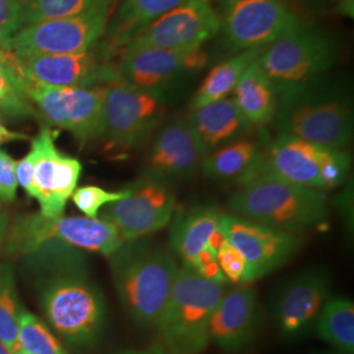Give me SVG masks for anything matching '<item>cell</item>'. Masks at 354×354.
Instances as JSON below:
<instances>
[{
    "label": "cell",
    "mask_w": 354,
    "mask_h": 354,
    "mask_svg": "<svg viewBox=\"0 0 354 354\" xmlns=\"http://www.w3.org/2000/svg\"><path fill=\"white\" fill-rule=\"evenodd\" d=\"M259 304L252 288L238 285L225 291L209 324V342L225 352H235L250 344L257 328Z\"/></svg>",
    "instance_id": "44dd1931"
},
{
    "label": "cell",
    "mask_w": 354,
    "mask_h": 354,
    "mask_svg": "<svg viewBox=\"0 0 354 354\" xmlns=\"http://www.w3.org/2000/svg\"><path fill=\"white\" fill-rule=\"evenodd\" d=\"M129 189L127 197L108 205L100 216L118 230L124 241L149 238L171 223L177 201L169 183L142 176Z\"/></svg>",
    "instance_id": "4fadbf2b"
},
{
    "label": "cell",
    "mask_w": 354,
    "mask_h": 354,
    "mask_svg": "<svg viewBox=\"0 0 354 354\" xmlns=\"http://www.w3.org/2000/svg\"><path fill=\"white\" fill-rule=\"evenodd\" d=\"M125 241L112 223L102 218L42 214L19 218L8 228L6 252L12 256L37 253L46 247H68L111 257Z\"/></svg>",
    "instance_id": "5b68a950"
},
{
    "label": "cell",
    "mask_w": 354,
    "mask_h": 354,
    "mask_svg": "<svg viewBox=\"0 0 354 354\" xmlns=\"http://www.w3.org/2000/svg\"><path fill=\"white\" fill-rule=\"evenodd\" d=\"M4 54H6V51H3L1 49H0V59L4 57Z\"/></svg>",
    "instance_id": "7bdbcfd3"
},
{
    "label": "cell",
    "mask_w": 354,
    "mask_h": 354,
    "mask_svg": "<svg viewBox=\"0 0 354 354\" xmlns=\"http://www.w3.org/2000/svg\"><path fill=\"white\" fill-rule=\"evenodd\" d=\"M227 285L205 279L180 266L165 311L156 326L167 354H201L209 344V324Z\"/></svg>",
    "instance_id": "277c9868"
},
{
    "label": "cell",
    "mask_w": 354,
    "mask_h": 354,
    "mask_svg": "<svg viewBox=\"0 0 354 354\" xmlns=\"http://www.w3.org/2000/svg\"><path fill=\"white\" fill-rule=\"evenodd\" d=\"M329 354H342V353H329Z\"/></svg>",
    "instance_id": "f6af8a7d"
},
{
    "label": "cell",
    "mask_w": 354,
    "mask_h": 354,
    "mask_svg": "<svg viewBox=\"0 0 354 354\" xmlns=\"http://www.w3.org/2000/svg\"><path fill=\"white\" fill-rule=\"evenodd\" d=\"M114 288L129 319L156 328L178 272L169 247L149 238L125 241L111 256Z\"/></svg>",
    "instance_id": "7a4b0ae2"
},
{
    "label": "cell",
    "mask_w": 354,
    "mask_h": 354,
    "mask_svg": "<svg viewBox=\"0 0 354 354\" xmlns=\"http://www.w3.org/2000/svg\"><path fill=\"white\" fill-rule=\"evenodd\" d=\"M187 121L205 156L234 140L247 137L252 127L232 97L190 109Z\"/></svg>",
    "instance_id": "7402d4cb"
},
{
    "label": "cell",
    "mask_w": 354,
    "mask_h": 354,
    "mask_svg": "<svg viewBox=\"0 0 354 354\" xmlns=\"http://www.w3.org/2000/svg\"><path fill=\"white\" fill-rule=\"evenodd\" d=\"M263 146L259 140L243 137L209 153L203 160V175L214 181L241 183L259 162Z\"/></svg>",
    "instance_id": "484cf974"
},
{
    "label": "cell",
    "mask_w": 354,
    "mask_h": 354,
    "mask_svg": "<svg viewBox=\"0 0 354 354\" xmlns=\"http://www.w3.org/2000/svg\"><path fill=\"white\" fill-rule=\"evenodd\" d=\"M317 335L323 342L339 351L354 352V304L348 298H329L315 323Z\"/></svg>",
    "instance_id": "83f0119b"
},
{
    "label": "cell",
    "mask_w": 354,
    "mask_h": 354,
    "mask_svg": "<svg viewBox=\"0 0 354 354\" xmlns=\"http://www.w3.org/2000/svg\"><path fill=\"white\" fill-rule=\"evenodd\" d=\"M279 133L332 149L353 138V105L349 95L324 76L279 95L274 115Z\"/></svg>",
    "instance_id": "3957f363"
},
{
    "label": "cell",
    "mask_w": 354,
    "mask_h": 354,
    "mask_svg": "<svg viewBox=\"0 0 354 354\" xmlns=\"http://www.w3.org/2000/svg\"><path fill=\"white\" fill-rule=\"evenodd\" d=\"M329 274L322 269L306 270L288 281L274 306L281 335L286 339H297L315 327L317 317L329 299Z\"/></svg>",
    "instance_id": "ffe728a7"
},
{
    "label": "cell",
    "mask_w": 354,
    "mask_h": 354,
    "mask_svg": "<svg viewBox=\"0 0 354 354\" xmlns=\"http://www.w3.org/2000/svg\"><path fill=\"white\" fill-rule=\"evenodd\" d=\"M74 263L50 279L42 292L46 317L64 340L84 345L95 340L105 317L102 292Z\"/></svg>",
    "instance_id": "ba28073f"
},
{
    "label": "cell",
    "mask_w": 354,
    "mask_h": 354,
    "mask_svg": "<svg viewBox=\"0 0 354 354\" xmlns=\"http://www.w3.org/2000/svg\"><path fill=\"white\" fill-rule=\"evenodd\" d=\"M337 55V42L327 30L299 23L266 46L257 62L279 95L322 77Z\"/></svg>",
    "instance_id": "52a82bcc"
},
{
    "label": "cell",
    "mask_w": 354,
    "mask_h": 354,
    "mask_svg": "<svg viewBox=\"0 0 354 354\" xmlns=\"http://www.w3.org/2000/svg\"><path fill=\"white\" fill-rule=\"evenodd\" d=\"M234 102L251 127H264L274 120L279 92L257 59L250 64L234 89Z\"/></svg>",
    "instance_id": "cb8c5ba5"
},
{
    "label": "cell",
    "mask_w": 354,
    "mask_h": 354,
    "mask_svg": "<svg viewBox=\"0 0 354 354\" xmlns=\"http://www.w3.org/2000/svg\"><path fill=\"white\" fill-rule=\"evenodd\" d=\"M205 158L187 117H177L156 133L145 160L143 176L169 184L190 181L201 171Z\"/></svg>",
    "instance_id": "d6986e66"
},
{
    "label": "cell",
    "mask_w": 354,
    "mask_h": 354,
    "mask_svg": "<svg viewBox=\"0 0 354 354\" xmlns=\"http://www.w3.org/2000/svg\"><path fill=\"white\" fill-rule=\"evenodd\" d=\"M7 61L26 80L50 87H97L120 79L111 61L109 46H92L76 54L19 58L6 53Z\"/></svg>",
    "instance_id": "7c38bea8"
},
{
    "label": "cell",
    "mask_w": 354,
    "mask_h": 354,
    "mask_svg": "<svg viewBox=\"0 0 354 354\" xmlns=\"http://www.w3.org/2000/svg\"><path fill=\"white\" fill-rule=\"evenodd\" d=\"M20 80L28 99L49 125L70 131L80 145L102 138L105 86L50 87L23 76Z\"/></svg>",
    "instance_id": "8fae6325"
},
{
    "label": "cell",
    "mask_w": 354,
    "mask_h": 354,
    "mask_svg": "<svg viewBox=\"0 0 354 354\" xmlns=\"http://www.w3.org/2000/svg\"><path fill=\"white\" fill-rule=\"evenodd\" d=\"M219 228L248 266V283L266 277L289 263L302 247L301 235H292L223 212Z\"/></svg>",
    "instance_id": "9a60e30c"
},
{
    "label": "cell",
    "mask_w": 354,
    "mask_h": 354,
    "mask_svg": "<svg viewBox=\"0 0 354 354\" xmlns=\"http://www.w3.org/2000/svg\"><path fill=\"white\" fill-rule=\"evenodd\" d=\"M17 185L16 160L0 149V201L12 203Z\"/></svg>",
    "instance_id": "8d00e7d4"
},
{
    "label": "cell",
    "mask_w": 354,
    "mask_h": 354,
    "mask_svg": "<svg viewBox=\"0 0 354 354\" xmlns=\"http://www.w3.org/2000/svg\"><path fill=\"white\" fill-rule=\"evenodd\" d=\"M188 0H122L106 26L111 45L125 46L145 26Z\"/></svg>",
    "instance_id": "d4e9b609"
},
{
    "label": "cell",
    "mask_w": 354,
    "mask_h": 354,
    "mask_svg": "<svg viewBox=\"0 0 354 354\" xmlns=\"http://www.w3.org/2000/svg\"><path fill=\"white\" fill-rule=\"evenodd\" d=\"M26 140H28L26 134H21V133H17V131H12V130L7 129L0 120V146L4 145V143H8V142Z\"/></svg>",
    "instance_id": "74e56055"
},
{
    "label": "cell",
    "mask_w": 354,
    "mask_h": 354,
    "mask_svg": "<svg viewBox=\"0 0 354 354\" xmlns=\"http://www.w3.org/2000/svg\"><path fill=\"white\" fill-rule=\"evenodd\" d=\"M20 310L11 264H0V340L13 354L21 352L19 342Z\"/></svg>",
    "instance_id": "f1b7e54d"
},
{
    "label": "cell",
    "mask_w": 354,
    "mask_h": 354,
    "mask_svg": "<svg viewBox=\"0 0 354 354\" xmlns=\"http://www.w3.org/2000/svg\"><path fill=\"white\" fill-rule=\"evenodd\" d=\"M320 1H327V3H332V1H337V3H340V6H342V10H346V13L348 12V10H351V12H352V4H353V0H320Z\"/></svg>",
    "instance_id": "60d3db41"
},
{
    "label": "cell",
    "mask_w": 354,
    "mask_h": 354,
    "mask_svg": "<svg viewBox=\"0 0 354 354\" xmlns=\"http://www.w3.org/2000/svg\"><path fill=\"white\" fill-rule=\"evenodd\" d=\"M129 193H130L129 188L112 192V190L102 189L96 185H87V187L76 188L71 198H73V203H75L76 207L87 218H97L104 206L124 200L129 196Z\"/></svg>",
    "instance_id": "d6a6232c"
},
{
    "label": "cell",
    "mask_w": 354,
    "mask_h": 354,
    "mask_svg": "<svg viewBox=\"0 0 354 354\" xmlns=\"http://www.w3.org/2000/svg\"><path fill=\"white\" fill-rule=\"evenodd\" d=\"M58 131L41 129L32 140L33 156V197L39 205V214L48 218L64 215L66 203L71 198L82 174L80 162L64 155L55 146Z\"/></svg>",
    "instance_id": "2e32d148"
},
{
    "label": "cell",
    "mask_w": 354,
    "mask_h": 354,
    "mask_svg": "<svg viewBox=\"0 0 354 354\" xmlns=\"http://www.w3.org/2000/svg\"><path fill=\"white\" fill-rule=\"evenodd\" d=\"M263 50L264 49L243 50L216 64L194 93V97L190 102V109H197L203 105L230 97L243 74L247 71L250 64L260 57Z\"/></svg>",
    "instance_id": "4316f807"
},
{
    "label": "cell",
    "mask_w": 354,
    "mask_h": 354,
    "mask_svg": "<svg viewBox=\"0 0 354 354\" xmlns=\"http://www.w3.org/2000/svg\"><path fill=\"white\" fill-rule=\"evenodd\" d=\"M19 342L26 354H67L49 328L28 311H20Z\"/></svg>",
    "instance_id": "1f68e13d"
},
{
    "label": "cell",
    "mask_w": 354,
    "mask_h": 354,
    "mask_svg": "<svg viewBox=\"0 0 354 354\" xmlns=\"http://www.w3.org/2000/svg\"><path fill=\"white\" fill-rule=\"evenodd\" d=\"M8 215L6 213V210L3 209L1 203H0V248L4 245L6 239H7V234H8Z\"/></svg>",
    "instance_id": "f35d334b"
},
{
    "label": "cell",
    "mask_w": 354,
    "mask_h": 354,
    "mask_svg": "<svg viewBox=\"0 0 354 354\" xmlns=\"http://www.w3.org/2000/svg\"><path fill=\"white\" fill-rule=\"evenodd\" d=\"M109 0H24L21 3L23 26L48 20L73 17L88 12Z\"/></svg>",
    "instance_id": "f546056e"
},
{
    "label": "cell",
    "mask_w": 354,
    "mask_h": 354,
    "mask_svg": "<svg viewBox=\"0 0 354 354\" xmlns=\"http://www.w3.org/2000/svg\"><path fill=\"white\" fill-rule=\"evenodd\" d=\"M165 114L162 95L136 88L117 79L105 86L102 138L108 149L129 151L150 138Z\"/></svg>",
    "instance_id": "9c48e42d"
},
{
    "label": "cell",
    "mask_w": 354,
    "mask_h": 354,
    "mask_svg": "<svg viewBox=\"0 0 354 354\" xmlns=\"http://www.w3.org/2000/svg\"><path fill=\"white\" fill-rule=\"evenodd\" d=\"M298 24L282 0H225L221 19L228 42L239 50L264 49Z\"/></svg>",
    "instance_id": "e0dca14e"
},
{
    "label": "cell",
    "mask_w": 354,
    "mask_h": 354,
    "mask_svg": "<svg viewBox=\"0 0 354 354\" xmlns=\"http://www.w3.org/2000/svg\"><path fill=\"white\" fill-rule=\"evenodd\" d=\"M216 263L221 268L227 282L236 285H248V266L241 253L231 245L227 241H223L215 252Z\"/></svg>",
    "instance_id": "836d02e7"
},
{
    "label": "cell",
    "mask_w": 354,
    "mask_h": 354,
    "mask_svg": "<svg viewBox=\"0 0 354 354\" xmlns=\"http://www.w3.org/2000/svg\"><path fill=\"white\" fill-rule=\"evenodd\" d=\"M121 354H167L160 346H152L145 351H127Z\"/></svg>",
    "instance_id": "ab89813d"
},
{
    "label": "cell",
    "mask_w": 354,
    "mask_h": 354,
    "mask_svg": "<svg viewBox=\"0 0 354 354\" xmlns=\"http://www.w3.org/2000/svg\"><path fill=\"white\" fill-rule=\"evenodd\" d=\"M19 354H26V353H24V352H23V351H21V352H20V353H19Z\"/></svg>",
    "instance_id": "ee69618b"
},
{
    "label": "cell",
    "mask_w": 354,
    "mask_h": 354,
    "mask_svg": "<svg viewBox=\"0 0 354 354\" xmlns=\"http://www.w3.org/2000/svg\"><path fill=\"white\" fill-rule=\"evenodd\" d=\"M20 1H21V3H23V1H24V0H20Z\"/></svg>",
    "instance_id": "bcb514c9"
},
{
    "label": "cell",
    "mask_w": 354,
    "mask_h": 354,
    "mask_svg": "<svg viewBox=\"0 0 354 354\" xmlns=\"http://www.w3.org/2000/svg\"><path fill=\"white\" fill-rule=\"evenodd\" d=\"M23 28L21 1L0 0V49L10 53L11 39Z\"/></svg>",
    "instance_id": "e575fe53"
},
{
    "label": "cell",
    "mask_w": 354,
    "mask_h": 354,
    "mask_svg": "<svg viewBox=\"0 0 354 354\" xmlns=\"http://www.w3.org/2000/svg\"><path fill=\"white\" fill-rule=\"evenodd\" d=\"M256 165L230 196V214L292 235L328 225V203L323 192L281 180Z\"/></svg>",
    "instance_id": "6da1fadb"
},
{
    "label": "cell",
    "mask_w": 354,
    "mask_h": 354,
    "mask_svg": "<svg viewBox=\"0 0 354 354\" xmlns=\"http://www.w3.org/2000/svg\"><path fill=\"white\" fill-rule=\"evenodd\" d=\"M187 268H189L190 270H193L203 279L218 282V283H223V285L228 283L227 279H225L223 273L221 272V268L216 263L214 251L210 250L209 247H205Z\"/></svg>",
    "instance_id": "d590c367"
},
{
    "label": "cell",
    "mask_w": 354,
    "mask_h": 354,
    "mask_svg": "<svg viewBox=\"0 0 354 354\" xmlns=\"http://www.w3.org/2000/svg\"><path fill=\"white\" fill-rule=\"evenodd\" d=\"M114 0L73 17L23 26L11 39L10 53L19 58L62 55L88 50L105 33Z\"/></svg>",
    "instance_id": "30bf717a"
},
{
    "label": "cell",
    "mask_w": 354,
    "mask_h": 354,
    "mask_svg": "<svg viewBox=\"0 0 354 354\" xmlns=\"http://www.w3.org/2000/svg\"><path fill=\"white\" fill-rule=\"evenodd\" d=\"M222 214L219 207L207 203H197L175 212L169 223V248L181 259V266H189L207 247L212 235L219 228Z\"/></svg>",
    "instance_id": "603a6c76"
},
{
    "label": "cell",
    "mask_w": 354,
    "mask_h": 354,
    "mask_svg": "<svg viewBox=\"0 0 354 354\" xmlns=\"http://www.w3.org/2000/svg\"><path fill=\"white\" fill-rule=\"evenodd\" d=\"M257 168L291 184L327 192L340 187L351 169L345 149H332L282 134L263 149Z\"/></svg>",
    "instance_id": "8992f818"
},
{
    "label": "cell",
    "mask_w": 354,
    "mask_h": 354,
    "mask_svg": "<svg viewBox=\"0 0 354 354\" xmlns=\"http://www.w3.org/2000/svg\"><path fill=\"white\" fill-rule=\"evenodd\" d=\"M0 113L13 118L33 117L36 112L21 86L20 76L7 61L0 59Z\"/></svg>",
    "instance_id": "4dcf8cb0"
},
{
    "label": "cell",
    "mask_w": 354,
    "mask_h": 354,
    "mask_svg": "<svg viewBox=\"0 0 354 354\" xmlns=\"http://www.w3.org/2000/svg\"><path fill=\"white\" fill-rule=\"evenodd\" d=\"M0 354H13L11 349L0 340Z\"/></svg>",
    "instance_id": "b9f144b4"
},
{
    "label": "cell",
    "mask_w": 354,
    "mask_h": 354,
    "mask_svg": "<svg viewBox=\"0 0 354 354\" xmlns=\"http://www.w3.org/2000/svg\"><path fill=\"white\" fill-rule=\"evenodd\" d=\"M207 62L209 57L201 48L187 50L125 48L117 71L127 84L162 95Z\"/></svg>",
    "instance_id": "ac0fdd59"
},
{
    "label": "cell",
    "mask_w": 354,
    "mask_h": 354,
    "mask_svg": "<svg viewBox=\"0 0 354 354\" xmlns=\"http://www.w3.org/2000/svg\"><path fill=\"white\" fill-rule=\"evenodd\" d=\"M221 29L209 0H188L145 26L124 48L187 50L201 48Z\"/></svg>",
    "instance_id": "5bb4252c"
}]
</instances>
